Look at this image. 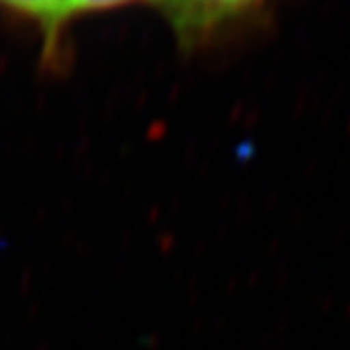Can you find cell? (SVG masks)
<instances>
[{
    "label": "cell",
    "mask_w": 350,
    "mask_h": 350,
    "mask_svg": "<svg viewBox=\"0 0 350 350\" xmlns=\"http://www.w3.org/2000/svg\"><path fill=\"white\" fill-rule=\"evenodd\" d=\"M123 4L115 2H2L0 8L6 16H12L20 22L31 24L41 36V66L61 75L64 66L70 63L68 45L64 41L66 29L96 12H107L121 8Z\"/></svg>",
    "instance_id": "obj_1"
},
{
    "label": "cell",
    "mask_w": 350,
    "mask_h": 350,
    "mask_svg": "<svg viewBox=\"0 0 350 350\" xmlns=\"http://www.w3.org/2000/svg\"><path fill=\"white\" fill-rule=\"evenodd\" d=\"M174 31L177 47L191 55L243 22L255 8L247 2H152Z\"/></svg>",
    "instance_id": "obj_2"
}]
</instances>
